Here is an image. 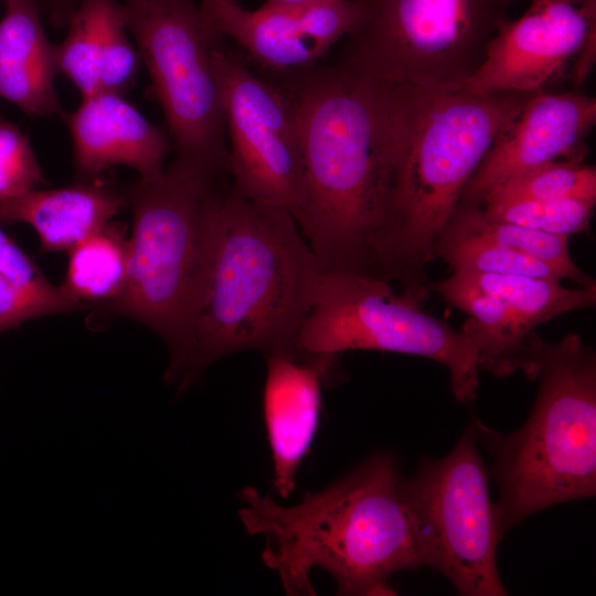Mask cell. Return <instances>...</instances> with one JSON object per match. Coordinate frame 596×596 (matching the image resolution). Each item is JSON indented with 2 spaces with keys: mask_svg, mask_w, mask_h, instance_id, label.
<instances>
[{
  "mask_svg": "<svg viewBox=\"0 0 596 596\" xmlns=\"http://www.w3.org/2000/svg\"><path fill=\"white\" fill-rule=\"evenodd\" d=\"M127 30L137 43L159 104L174 158L228 173L221 88L198 4L193 0H124Z\"/></svg>",
  "mask_w": 596,
  "mask_h": 596,
  "instance_id": "9c48e42d",
  "label": "cell"
},
{
  "mask_svg": "<svg viewBox=\"0 0 596 596\" xmlns=\"http://www.w3.org/2000/svg\"><path fill=\"white\" fill-rule=\"evenodd\" d=\"M513 199H582L596 202V169L583 160H554L492 188L482 203Z\"/></svg>",
  "mask_w": 596,
  "mask_h": 596,
  "instance_id": "d4e9b609",
  "label": "cell"
},
{
  "mask_svg": "<svg viewBox=\"0 0 596 596\" xmlns=\"http://www.w3.org/2000/svg\"><path fill=\"white\" fill-rule=\"evenodd\" d=\"M508 4L511 2V1H515V0H504Z\"/></svg>",
  "mask_w": 596,
  "mask_h": 596,
  "instance_id": "836d02e7",
  "label": "cell"
},
{
  "mask_svg": "<svg viewBox=\"0 0 596 596\" xmlns=\"http://www.w3.org/2000/svg\"><path fill=\"white\" fill-rule=\"evenodd\" d=\"M10 237L0 228V251L8 243Z\"/></svg>",
  "mask_w": 596,
  "mask_h": 596,
  "instance_id": "d6a6232c",
  "label": "cell"
},
{
  "mask_svg": "<svg viewBox=\"0 0 596 596\" xmlns=\"http://www.w3.org/2000/svg\"><path fill=\"white\" fill-rule=\"evenodd\" d=\"M64 119L73 141L79 181L96 180L113 166H126L139 178L160 174L172 151L167 130L150 123L121 94L98 91Z\"/></svg>",
  "mask_w": 596,
  "mask_h": 596,
  "instance_id": "9a60e30c",
  "label": "cell"
},
{
  "mask_svg": "<svg viewBox=\"0 0 596 596\" xmlns=\"http://www.w3.org/2000/svg\"><path fill=\"white\" fill-rule=\"evenodd\" d=\"M522 371L539 377L525 423L502 434L471 422L476 439L492 458L499 490L501 535L551 505L596 493V353L576 333L546 342L526 340Z\"/></svg>",
  "mask_w": 596,
  "mask_h": 596,
  "instance_id": "8992f818",
  "label": "cell"
},
{
  "mask_svg": "<svg viewBox=\"0 0 596 596\" xmlns=\"http://www.w3.org/2000/svg\"><path fill=\"white\" fill-rule=\"evenodd\" d=\"M123 191L93 181L0 200V224H30L42 253L68 251L126 207Z\"/></svg>",
  "mask_w": 596,
  "mask_h": 596,
  "instance_id": "e0dca14e",
  "label": "cell"
},
{
  "mask_svg": "<svg viewBox=\"0 0 596 596\" xmlns=\"http://www.w3.org/2000/svg\"><path fill=\"white\" fill-rule=\"evenodd\" d=\"M429 290L469 316L459 331L473 344L479 371L507 377L522 370L534 328L510 306L458 273L430 281Z\"/></svg>",
  "mask_w": 596,
  "mask_h": 596,
  "instance_id": "d6986e66",
  "label": "cell"
},
{
  "mask_svg": "<svg viewBox=\"0 0 596 596\" xmlns=\"http://www.w3.org/2000/svg\"><path fill=\"white\" fill-rule=\"evenodd\" d=\"M312 1L317 0H266L265 3L273 6H299Z\"/></svg>",
  "mask_w": 596,
  "mask_h": 596,
  "instance_id": "1f68e13d",
  "label": "cell"
},
{
  "mask_svg": "<svg viewBox=\"0 0 596 596\" xmlns=\"http://www.w3.org/2000/svg\"><path fill=\"white\" fill-rule=\"evenodd\" d=\"M593 39L596 0H532L521 17L499 25L462 87L479 95L535 93Z\"/></svg>",
  "mask_w": 596,
  "mask_h": 596,
  "instance_id": "7c38bea8",
  "label": "cell"
},
{
  "mask_svg": "<svg viewBox=\"0 0 596 596\" xmlns=\"http://www.w3.org/2000/svg\"><path fill=\"white\" fill-rule=\"evenodd\" d=\"M334 358L320 355L266 356L263 413L273 461V488L287 498L298 468L315 438L321 386Z\"/></svg>",
  "mask_w": 596,
  "mask_h": 596,
  "instance_id": "2e32d148",
  "label": "cell"
},
{
  "mask_svg": "<svg viewBox=\"0 0 596 596\" xmlns=\"http://www.w3.org/2000/svg\"><path fill=\"white\" fill-rule=\"evenodd\" d=\"M56 74L55 45L45 35L36 0H6L0 20V98L32 117L60 114Z\"/></svg>",
  "mask_w": 596,
  "mask_h": 596,
  "instance_id": "ac0fdd59",
  "label": "cell"
},
{
  "mask_svg": "<svg viewBox=\"0 0 596 596\" xmlns=\"http://www.w3.org/2000/svg\"><path fill=\"white\" fill-rule=\"evenodd\" d=\"M121 3L111 9L105 25L99 62V91L121 94L134 83L140 55L126 34Z\"/></svg>",
  "mask_w": 596,
  "mask_h": 596,
  "instance_id": "f1b7e54d",
  "label": "cell"
},
{
  "mask_svg": "<svg viewBox=\"0 0 596 596\" xmlns=\"http://www.w3.org/2000/svg\"><path fill=\"white\" fill-rule=\"evenodd\" d=\"M129 238L120 223L108 222L68 249L62 287L85 307H100L119 296L128 272Z\"/></svg>",
  "mask_w": 596,
  "mask_h": 596,
  "instance_id": "ffe728a7",
  "label": "cell"
},
{
  "mask_svg": "<svg viewBox=\"0 0 596 596\" xmlns=\"http://www.w3.org/2000/svg\"><path fill=\"white\" fill-rule=\"evenodd\" d=\"M297 345L304 355L377 350L428 358L448 370L458 402L470 405L477 397L480 371L471 341L369 274L324 270Z\"/></svg>",
  "mask_w": 596,
  "mask_h": 596,
  "instance_id": "ba28073f",
  "label": "cell"
},
{
  "mask_svg": "<svg viewBox=\"0 0 596 596\" xmlns=\"http://www.w3.org/2000/svg\"><path fill=\"white\" fill-rule=\"evenodd\" d=\"M211 57L222 95L232 188L294 214L302 200V160L288 97L219 41L212 43Z\"/></svg>",
  "mask_w": 596,
  "mask_h": 596,
  "instance_id": "8fae6325",
  "label": "cell"
},
{
  "mask_svg": "<svg viewBox=\"0 0 596 596\" xmlns=\"http://www.w3.org/2000/svg\"><path fill=\"white\" fill-rule=\"evenodd\" d=\"M450 219L472 233L504 248L541 260L557 269L564 278L579 286L594 284L572 259L568 237L552 234L514 223L504 222L489 215L481 206L460 204Z\"/></svg>",
  "mask_w": 596,
  "mask_h": 596,
  "instance_id": "7402d4cb",
  "label": "cell"
},
{
  "mask_svg": "<svg viewBox=\"0 0 596 596\" xmlns=\"http://www.w3.org/2000/svg\"><path fill=\"white\" fill-rule=\"evenodd\" d=\"M237 515L262 536L263 563L289 596L316 595L310 574H330L339 595H394L390 578L422 566L397 459L379 453L294 505L246 486Z\"/></svg>",
  "mask_w": 596,
  "mask_h": 596,
  "instance_id": "3957f363",
  "label": "cell"
},
{
  "mask_svg": "<svg viewBox=\"0 0 596 596\" xmlns=\"http://www.w3.org/2000/svg\"><path fill=\"white\" fill-rule=\"evenodd\" d=\"M595 123V97L578 91L533 93L497 137L459 203L480 206L496 185L558 158L583 160L582 146Z\"/></svg>",
  "mask_w": 596,
  "mask_h": 596,
  "instance_id": "5bb4252c",
  "label": "cell"
},
{
  "mask_svg": "<svg viewBox=\"0 0 596 596\" xmlns=\"http://www.w3.org/2000/svg\"><path fill=\"white\" fill-rule=\"evenodd\" d=\"M323 268L285 207L246 198L232 187L222 237L185 361L179 393L217 360L254 350L304 355L297 341Z\"/></svg>",
  "mask_w": 596,
  "mask_h": 596,
  "instance_id": "277c9868",
  "label": "cell"
},
{
  "mask_svg": "<svg viewBox=\"0 0 596 596\" xmlns=\"http://www.w3.org/2000/svg\"><path fill=\"white\" fill-rule=\"evenodd\" d=\"M422 566L445 576L464 596H503L497 567L502 540L489 471L471 422L441 458H424L404 475Z\"/></svg>",
  "mask_w": 596,
  "mask_h": 596,
  "instance_id": "30bf717a",
  "label": "cell"
},
{
  "mask_svg": "<svg viewBox=\"0 0 596 596\" xmlns=\"http://www.w3.org/2000/svg\"><path fill=\"white\" fill-rule=\"evenodd\" d=\"M338 62L376 81L460 88L507 20L504 0H356Z\"/></svg>",
  "mask_w": 596,
  "mask_h": 596,
  "instance_id": "52a82bcc",
  "label": "cell"
},
{
  "mask_svg": "<svg viewBox=\"0 0 596 596\" xmlns=\"http://www.w3.org/2000/svg\"><path fill=\"white\" fill-rule=\"evenodd\" d=\"M236 2V0H200L198 8L202 21V25L207 21L210 15L221 6Z\"/></svg>",
  "mask_w": 596,
  "mask_h": 596,
  "instance_id": "4dcf8cb0",
  "label": "cell"
},
{
  "mask_svg": "<svg viewBox=\"0 0 596 596\" xmlns=\"http://www.w3.org/2000/svg\"><path fill=\"white\" fill-rule=\"evenodd\" d=\"M288 97L302 160L292 214L323 270L369 274L386 210L392 85L340 62L267 76Z\"/></svg>",
  "mask_w": 596,
  "mask_h": 596,
  "instance_id": "6da1fadb",
  "label": "cell"
},
{
  "mask_svg": "<svg viewBox=\"0 0 596 596\" xmlns=\"http://www.w3.org/2000/svg\"><path fill=\"white\" fill-rule=\"evenodd\" d=\"M0 275L21 284H31L44 278L32 258L12 238L0 251Z\"/></svg>",
  "mask_w": 596,
  "mask_h": 596,
  "instance_id": "f546056e",
  "label": "cell"
},
{
  "mask_svg": "<svg viewBox=\"0 0 596 596\" xmlns=\"http://www.w3.org/2000/svg\"><path fill=\"white\" fill-rule=\"evenodd\" d=\"M85 308L63 287L44 277L35 283L21 284L0 275V333L23 322L49 315H60Z\"/></svg>",
  "mask_w": 596,
  "mask_h": 596,
  "instance_id": "4316f807",
  "label": "cell"
},
{
  "mask_svg": "<svg viewBox=\"0 0 596 596\" xmlns=\"http://www.w3.org/2000/svg\"><path fill=\"white\" fill-rule=\"evenodd\" d=\"M458 274L500 298L533 328L562 313L592 308L596 304V283L571 289L551 277Z\"/></svg>",
  "mask_w": 596,
  "mask_h": 596,
  "instance_id": "44dd1931",
  "label": "cell"
},
{
  "mask_svg": "<svg viewBox=\"0 0 596 596\" xmlns=\"http://www.w3.org/2000/svg\"><path fill=\"white\" fill-rule=\"evenodd\" d=\"M595 203L582 199H513L486 202L480 206L498 220L570 236L589 228Z\"/></svg>",
  "mask_w": 596,
  "mask_h": 596,
  "instance_id": "484cf974",
  "label": "cell"
},
{
  "mask_svg": "<svg viewBox=\"0 0 596 596\" xmlns=\"http://www.w3.org/2000/svg\"><path fill=\"white\" fill-rule=\"evenodd\" d=\"M433 256L444 259L455 273L564 278L552 266L481 237L453 219L439 236Z\"/></svg>",
  "mask_w": 596,
  "mask_h": 596,
  "instance_id": "603a6c76",
  "label": "cell"
},
{
  "mask_svg": "<svg viewBox=\"0 0 596 596\" xmlns=\"http://www.w3.org/2000/svg\"><path fill=\"white\" fill-rule=\"evenodd\" d=\"M358 18L356 0L264 3L255 10L232 2L217 8L203 29L212 43L234 40L267 74H285L320 64L352 31Z\"/></svg>",
  "mask_w": 596,
  "mask_h": 596,
  "instance_id": "4fadbf2b",
  "label": "cell"
},
{
  "mask_svg": "<svg viewBox=\"0 0 596 596\" xmlns=\"http://www.w3.org/2000/svg\"><path fill=\"white\" fill-rule=\"evenodd\" d=\"M391 85L387 201L369 275L398 281L422 305L430 292L426 266L466 184L533 93Z\"/></svg>",
  "mask_w": 596,
  "mask_h": 596,
  "instance_id": "7a4b0ae2",
  "label": "cell"
},
{
  "mask_svg": "<svg viewBox=\"0 0 596 596\" xmlns=\"http://www.w3.org/2000/svg\"><path fill=\"white\" fill-rule=\"evenodd\" d=\"M227 172L173 160L155 177L123 190L132 213L125 286L113 301L95 308L88 323L126 317L166 343L164 372L174 385L188 353L222 237Z\"/></svg>",
  "mask_w": 596,
  "mask_h": 596,
  "instance_id": "5b68a950",
  "label": "cell"
},
{
  "mask_svg": "<svg viewBox=\"0 0 596 596\" xmlns=\"http://www.w3.org/2000/svg\"><path fill=\"white\" fill-rule=\"evenodd\" d=\"M116 3V0H81L70 14L66 38L55 45L57 73L72 82L82 98L99 91L105 25Z\"/></svg>",
  "mask_w": 596,
  "mask_h": 596,
  "instance_id": "cb8c5ba5",
  "label": "cell"
},
{
  "mask_svg": "<svg viewBox=\"0 0 596 596\" xmlns=\"http://www.w3.org/2000/svg\"><path fill=\"white\" fill-rule=\"evenodd\" d=\"M44 182L29 138L0 117V200L39 189Z\"/></svg>",
  "mask_w": 596,
  "mask_h": 596,
  "instance_id": "83f0119b",
  "label": "cell"
}]
</instances>
